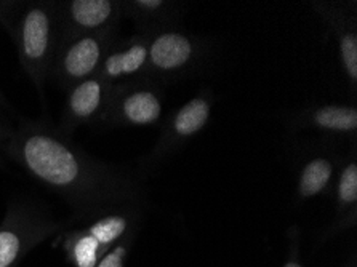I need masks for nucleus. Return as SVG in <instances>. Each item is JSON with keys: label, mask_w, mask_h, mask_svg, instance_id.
Listing matches in <instances>:
<instances>
[{"label": "nucleus", "mask_w": 357, "mask_h": 267, "mask_svg": "<svg viewBox=\"0 0 357 267\" xmlns=\"http://www.w3.org/2000/svg\"><path fill=\"white\" fill-rule=\"evenodd\" d=\"M111 48V32L75 37L59 45L53 69H56L61 84L71 89L79 82L98 75L101 64Z\"/></svg>", "instance_id": "obj_4"}, {"label": "nucleus", "mask_w": 357, "mask_h": 267, "mask_svg": "<svg viewBox=\"0 0 357 267\" xmlns=\"http://www.w3.org/2000/svg\"><path fill=\"white\" fill-rule=\"evenodd\" d=\"M3 147L31 176L80 208L93 210L132 195L127 178L85 155L64 133L23 123Z\"/></svg>", "instance_id": "obj_1"}, {"label": "nucleus", "mask_w": 357, "mask_h": 267, "mask_svg": "<svg viewBox=\"0 0 357 267\" xmlns=\"http://www.w3.org/2000/svg\"><path fill=\"white\" fill-rule=\"evenodd\" d=\"M0 105H3V106H5V100H3V96H2V93H0Z\"/></svg>", "instance_id": "obj_20"}, {"label": "nucleus", "mask_w": 357, "mask_h": 267, "mask_svg": "<svg viewBox=\"0 0 357 267\" xmlns=\"http://www.w3.org/2000/svg\"><path fill=\"white\" fill-rule=\"evenodd\" d=\"M56 222L24 206H12L0 226V267H16L43 238L56 231Z\"/></svg>", "instance_id": "obj_3"}, {"label": "nucleus", "mask_w": 357, "mask_h": 267, "mask_svg": "<svg viewBox=\"0 0 357 267\" xmlns=\"http://www.w3.org/2000/svg\"><path fill=\"white\" fill-rule=\"evenodd\" d=\"M128 218L123 215H106L89 227L66 234L64 253L74 267H95L127 232Z\"/></svg>", "instance_id": "obj_5"}, {"label": "nucleus", "mask_w": 357, "mask_h": 267, "mask_svg": "<svg viewBox=\"0 0 357 267\" xmlns=\"http://www.w3.org/2000/svg\"><path fill=\"white\" fill-rule=\"evenodd\" d=\"M210 117V105L204 98L186 102L173 119V127L180 136H191L205 127Z\"/></svg>", "instance_id": "obj_11"}, {"label": "nucleus", "mask_w": 357, "mask_h": 267, "mask_svg": "<svg viewBox=\"0 0 357 267\" xmlns=\"http://www.w3.org/2000/svg\"><path fill=\"white\" fill-rule=\"evenodd\" d=\"M192 56V42L178 32H165L148 47V59L160 70H175L185 66Z\"/></svg>", "instance_id": "obj_10"}, {"label": "nucleus", "mask_w": 357, "mask_h": 267, "mask_svg": "<svg viewBox=\"0 0 357 267\" xmlns=\"http://www.w3.org/2000/svg\"><path fill=\"white\" fill-rule=\"evenodd\" d=\"M340 53L346 74L349 79L357 80V36L356 32H346L340 40Z\"/></svg>", "instance_id": "obj_14"}, {"label": "nucleus", "mask_w": 357, "mask_h": 267, "mask_svg": "<svg viewBox=\"0 0 357 267\" xmlns=\"http://www.w3.org/2000/svg\"><path fill=\"white\" fill-rule=\"evenodd\" d=\"M122 5L112 0H71L58 3L59 45L75 37L111 32Z\"/></svg>", "instance_id": "obj_6"}, {"label": "nucleus", "mask_w": 357, "mask_h": 267, "mask_svg": "<svg viewBox=\"0 0 357 267\" xmlns=\"http://www.w3.org/2000/svg\"><path fill=\"white\" fill-rule=\"evenodd\" d=\"M333 167L327 159H316L307 163L300 178V194L303 197H314L321 194L332 178Z\"/></svg>", "instance_id": "obj_13"}, {"label": "nucleus", "mask_w": 357, "mask_h": 267, "mask_svg": "<svg viewBox=\"0 0 357 267\" xmlns=\"http://www.w3.org/2000/svg\"><path fill=\"white\" fill-rule=\"evenodd\" d=\"M132 5L135 8L142 10V12L143 10H146V12H155V10L160 8L164 3L162 2H133Z\"/></svg>", "instance_id": "obj_17"}, {"label": "nucleus", "mask_w": 357, "mask_h": 267, "mask_svg": "<svg viewBox=\"0 0 357 267\" xmlns=\"http://www.w3.org/2000/svg\"><path fill=\"white\" fill-rule=\"evenodd\" d=\"M148 61L146 42H135L122 50H109L98 70V77L114 89L119 80H123L139 73Z\"/></svg>", "instance_id": "obj_9"}, {"label": "nucleus", "mask_w": 357, "mask_h": 267, "mask_svg": "<svg viewBox=\"0 0 357 267\" xmlns=\"http://www.w3.org/2000/svg\"><path fill=\"white\" fill-rule=\"evenodd\" d=\"M338 197L344 205L357 201V163L353 162L344 168L338 184Z\"/></svg>", "instance_id": "obj_15"}, {"label": "nucleus", "mask_w": 357, "mask_h": 267, "mask_svg": "<svg viewBox=\"0 0 357 267\" xmlns=\"http://www.w3.org/2000/svg\"><path fill=\"white\" fill-rule=\"evenodd\" d=\"M160 112L162 106L158 95L149 90H135L121 96L112 95L106 117L114 116L133 125H149L159 121Z\"/></svg>", "instance_id": "obj_8"}, {"label": "nucleus", "mask_w": 357, "mask_h": 267, "mask_svg": "<svg viewBox=\"0 0 357 267\" xmlns=\"http://www.w3.org/2000/svg\"><path fill=\"white\" fill-rule=\"evenodd\" d=\"M127 242L119 241L109 252H107L102 258L98 261L95 267H123L127 259Z\"/></svg>", "instance_id": "obj_16"}, {"label": "nucleus", "mask_w": 357, "mask_h": 267, "mask_svg": "<svg viewBox=\"0 0 357 267\" xmlns=\"http://www.w3.org/2000/svg\"><path fill=\"white\" fill-rule=\"evenodd\" d=\"M284 267H301V264L298 263V261H295V259H290L289 263H287Z\"/></svg>", "instance_id": "obj_19"}, {"label": "nucleus", "mask_w": 357, "mask_h": 267, "mask_svg": "<svg viewBox=\"0 0 357 267\" xmlns=\"http://www.w3.org/2000/svg\"><path fill=\"white\" fill-rule=\"evenodd\" d=\"M0 23L12 36L21 66L43 100V86L59 48L58 3L0 2Z\"/></svg>", "instance_id": "obj_2"}, {"label": "nucleus", "mask_w": 357, "mask_h": 267, "mask_svg": "<svg viewBox=\"0 0 357 267\" xmlns=\"http://www.w3.org/2000/svg\"><path fill=\"white\" fill-rule=\"evenodd\" d=\"M112 95H114V89L98 75L71 86L66 102L64 128H75L82 123L106 117Z\"/></svg>", "instance_id": "obj_7"}, {"label": "nucleus", "mask_w": 357, "mask_h": 267, "mask_svg": "<svg viewBox=\"0 0 357 267\" xmlns=\"http://www.w3.org/2000/svg\"><path fill=\"white\" fill-rule=\"evenodd\" d=\"M314 123L330 132L353 133L357 128V111L349 106H324L316 111Z\"/></svg>", "instance_id": "obj_12"}, {"label": "nucleus", "mask_w": 357, "mask_h": 267, "mask_svg": "<svg viewBox=\"0 0 357 267\" xmlns=\"http://www.w3.org/2000/svg\"><path fill=\"white\" fill-rule=\"evenodd\" d=\"M12 133H13V130L10 128L7 123H3L2 121H0V147L7 143V139L12 136Z\"/></svg>", "instance_id": "obj_18"}]
</instances>
